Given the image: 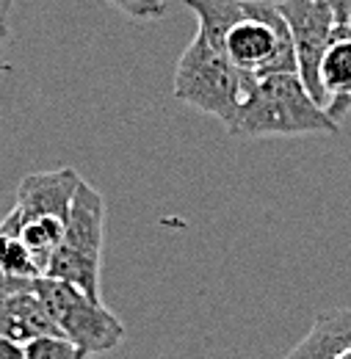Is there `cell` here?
Here are the masks:
<instances>
[{"mask_svg": "<svg viewBox=\"0 0 351 359\" xmlns=\"http://www.w3.org/2000/svg\"><path fill=\"white\" fill-rule=\"evenodd\" d=\"M340 130L338 122L310 97L296 72L268 75L255 83L238 111L227 133L235 138H263V135H310Z\"/></svg>", "mask_w": 351, "mask_h": 359, "instance_id": "cell-1", "label": "cell"}, {"mask_svg": "<svg viewBox=\"0 0 351 359\" xmlns=\"http://www.w3.org/2000/svg\"><path fill=\"white\" fill-rule=\"evenodd\" d=\"M255 78L238 72L230 64L224 47L213 45L197 31L177 61L172 89L180 102L216 116L224 128H230L241 100L255 89Z\"/></svg>", "mask_w": 351, "mask_h": 359, "instance_id": "cell-2", "label": "cell"}, {"mask_svg": "<svg viewBox=\"0 0 351 359\" xmlns=\"http://www.w3.org/2000/svg\"><path fill=\"white\" fill-rule=\"evenodd\" d=\"M102 238H105V199L94 185L81 180L69 202L64 238L53 252L44 276L67 282L81 293H86L88 299L100 302Z\"/></svg>", "mask_w": 351, "mask_h": 359, "instance_id": "cell-3", "label": "cell"}, {"mask_svg": "<svg viewBox=\"0 0 351 359\" xmlns=\"http://www.w3.org/2000/svg\"><path fill=\"white\" fill-rule=\"evenodd\" d=\"M244 17L224 34L230 64L260 81L268 75L296 72L291 31L277 8V0H241Z\"/></svg>", "mask_w": 351, "mask_h": 359, "instance_id": "cell-4", "label": "cell"}, {"mask_svg": "<svg viewBox=\"0 0 351 359\" xmlns=\"http://www.w3.org/2000/svg\"><path fill=\"white\" fill-rule=\"evenodd\" d=\"M31 290L42 302L44 313L53 320L55 332L67 337L84 357L108 354L122 346L125 323L102 302H94L78 287L50 279V276H37Z\"/></svg>", "mask_w": 351, "mask_h": 359, "instance_id": "cell-5", "label": "cell"}, {"mask_svg": "<svg viewBox=\"0 0 351 359\" xmlns=\"http://www.w3.org/2000/svg\"><path fill=\"white\" fill-rule=\"evenodd\" d=\"M277 8L291 31L296 75L310 91V97L324 108V94L318 86V64L329 42L335 39V14L324 0H277Z\"/></svg>", "mask_w": 351, "mask_h": 359, "instance_id": "cell-6", "label": "cell"}, {"mask_svg": "<svg viewBox=\"0 0 351 359\" xmlns=\"http://www.w3.org/2000/svg\"><path fill=\"white\" fill-rule=\"evenodd\" d=\"M81 175L72 166H61L53 172H37L28 175L17 185V199L11 205V210L3 216L0 222V235H17V229L39 216H53L67 222L69 213V202L78 191Z\"/></svg>", "mask_w": 351, "mask_h": 359, "instance_id": "cell-7", "label": "cell"}, {"mask_svg": "<svg viewBox=\"0 0 351 359\" xmlns=\"http://www.w3.org/2000/svg\"><path fill=\"white\" fill-rule=\"evenodd\" d=\"M318 86L326 116L340 125L351 108V28L335 31V39L318 64Z\"/></svg>", "mask_w": 351, "mask_h": 359, "instance_id": "cell-8", "label": "cell"}, {"mask_svg": "<svg viewBox=\"0 0 351 359\" xmlns=\"http://www.w3.org/2000/svg\"><path fill=\"white\" fill-rule=\"evenodd\" d=\"M351 348V304L315 315L310 332L282 359H338Z\"/></svg>", "mask_w": 351, "mask_h": 359, "instance_id": "cell-9", "label": "cell"}, {"mask_svg": "<svg viewBox=\"0 0 351 359\" xmlns=\"http://www.w3.org/2000/svg\"><path fill=\"white\" fill-rule=\"evenodd\" d=\"M39 334H58V332L44 313L42 302L34 296V290L0 296V337L28 343L31 337Z\"/></svg>", "mask_w": 351, "mask_h": 359, "instance_id": "cell-10", "label": "cell"}, {"mask_svg": "<svg viewBox=\"0 0 351 359\" xmlns=\"http://www.w3.org/2000/svg\"><path fill=\"white\" fill-rule=\"evenodd\" d=\"M22 241V246L28 249L34 266L39 269V273L44 276L47 263L53 257V252L58 249L61 238H64V222L61 219H53V216H39V219H31L17 229V235Z\"/></svg>", "mask_w": 351, "mask_h": 359, "instance_id": "cell-11", "label": "cell"}, {"mask_svg": "<svg viewBox=\"0 0 351 359\" xmlns=\"http://www.w3.org/2000/svg\"><path fill=\"white\" fill-rule=\"evenodd\" d=\"M0 271L14 276V279H37V276H42L39 269L34 266L28 249L22 246V241L11 238V235H0Z\"/></svg>", "mask_w": 351, "mask_h": 359, "instance_id": "cell-12", "label": "cell"}, {"mask_svg": "<svg viewBox=\"0 0 351 359\" xmlns=\"http://www.w3.org/2000/svg\"><path fill=\"white\" fill-rule=\"evenodd\" d=\"M22 359H86L67 337L61 334H39L22 343Z\"/></svg>", "mask_w": 351, "mask_h": 359, "instance_id": "cell-13", "label": "cell"}, {"mask_svg": "<svg viewBox=\"0 0 351 359\" xmlns=\"http://www.w3.org/2000/svg\"><path fill=\"white\" fill-rule=\"evenodd\" d=\"M111 3L133 20H161V17H166V3L164 0H111Z\"/></svg>", "mask_w": 351, "mask_h": 359, "instance_id": "cell-14", "label": "cell"}, {"mask_svg": "<svg viewBox=\"0 0 351 359\" xmlns=\"http://www.w3.org/2000/svg\"><path fill=\"white\" fill-rule=\"evenodd\" d=\"M31 285H34V279H14V276H8V273L0 271V296L25 293V290H31Z\"/></svg>", "mask_w": 351, "mask_h": 359, "instance_id": "cell-15", "label": "cell"}, {"mask_svg": "<svg viewBox=\"0 0 351 359\" xmlns=\"http://www.w3.org/2000/svg\"><path fill=\"white\" fill-rule=\"evenodd\" d=\"M324 3L332 8L338 28H351V0H324Z\"/></svg>", "mask_w": 351, "mask_h": 359, "instance_id": "cell-16", "label": "cell"}, {"mask_svg": "<svg viewBox=\"0 0 351 359\" xmlns=\"http://www.w3.org/2000/svg\"><path fill=\"white\" fill-rule=\"evenodd\" d=\"M0 359H22V343L11 337H0Z\"/></svg>", "mask_w": 351, "mask_h": 359, "instance_id": "cell-17", "label": "cell"}, {"mask_svg": "<svg viewBox=\"0 0 351 359\" xmlns=\"http://www.w3.org/2000/svg\"><path fill=\"white\" fill-rule=\"evenodd\" d=\"M11 6H14V0H0V45L6 42V34H8V17H11Z\"/></svg>", "mask_w": 351, "mask_h": 359, "instance_id": "cell-18", "label": "cell"}, {"mask_svg": "<svg viewBox=\"0 0 351 359\" xmlns=\"http://www.w3.org/2000/svg\"><path fill=\"white\" fill-rule=\"evenodd\" d=\"M338 359H351V348H349V351H343V354H340Z\"/></svg>", "mask_w": 351, "mask_h": 359, "instance_id": "cell-19", "label": "cell"}]
</instances>
